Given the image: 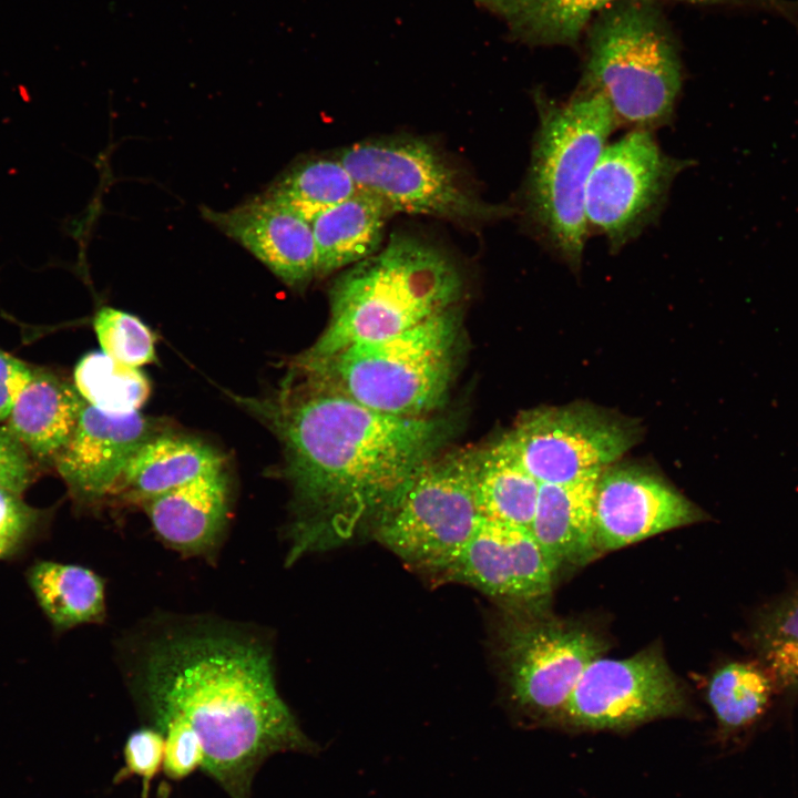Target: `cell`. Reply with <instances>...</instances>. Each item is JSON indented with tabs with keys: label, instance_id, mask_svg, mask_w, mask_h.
Returning a JSON list of instances; mask_svg holds the SVG:
<instances>
[{
	"label": "cell",
	"instance_id": "cell-1",
	"mask_svg": "<svg viewBox=\"0 0 798 798\" xmlns=\"http://www.w3.org/2000/svg\"><path fill=\"white\" fill-rule=\"evenodd\" d=\"M122 655L145 726L191 730L201 769L231 798H250L270 756L317 750L279 695L270 646L248 625L158 616L125 640Z\"/></svg>",
	"mask_w": 798,
	"mask_h": 798
},
{
	"label": "cell",
	"instance_id": "cell-2",
	"mask_svg": "<svg viewBox=\"0 0 798 798\" xmlns=\"http://www.w3.org/2000/svg\"><path fill=\"white\" fill-rule=\"evenodd\" d=\"M233 398L282 443L295 510L289 563L374 530L454 427L376 411L291 370L265 398Z\"/></svg>",
	"mask_w": 798,
	"mask_h": 798
},
{
	"label": "cell",
	"instance_id": "cell-3",
	"mask_svg": "<svg viewBox=\"0 0 798 798\" xmlns=\"http://www.w3.org/2000/svg\"><path fill=\"white\" fill-rule=\"evenodd\" d=\"M463 287L459 266L443 249L393 232L381 249L334 280L328 323L303 354L328 356L400 334L458 305Z\"/></svg>",
	"mask_w": 798,
	"mask_h": 798
},
{
	"label": "cell",
	"instance_id": "cell-4",
	"mask_svg": "<svg viewBox=\"0 0 798 798\" xmlns=\"http://www.w3.org/2000/svg\"><path fill=\"white\" fill-rule=\"evenodd\" d=\"M458 305L415 327L335 354L293 357L288 370L379 412L433 416L449 395L461 346Z\"/></svg>",
	"mask_w": 798,
	"mask_h": 798
},
{
	"label": "cell",
	"instance_id": "cell-5",
	"mask_svg": "<svg viewBox=\"0 0 798 798\" xmlns=\"http://www.w3.org/2000/svg\"><path fill=\"white\" fill-rule=\"evenodd\" d=\"M534 98L539 124L522 188L523 214L541 244L577 269L590 234L587 181L618 124L606 100L586 89L566 101Z\"/></svg>",
	"mask_w": 798,
	"mask_h": 798
},
{
	"label": "cell",
	"instance_id": "cell-6",
	"mask_svg": "<svg viewBox=\"0 0 798 798\" xmlns=\"http://www.w3.org/2000/svg\"><path fill=\"white\" fill-rule=\"evenodd\" d=\"M682 82L674 38L653 3L625 0L600 14L579 88L601 94L618 125L653 132L669 123Z\"/></svg>",
	"mask_w": 798,
	"mask_h": 798
},
{
	"label": "cell",
	"instance_id": "cell-7",
	"mask_svg": "<svg viewBox=\"0 0 798 798\" xmlns=\"http://www.w3.org/2000/svg\"><path fill=\"white\" fill-rule=\"evenodd\" d=\"M479 449L439 453L424 463L381 515L375 538L412 567L441 577L482 520Z\"/></svg>",
	"mask_w": 798,
	"mask_h": 798
},
{
	"label": "cell",
	"instance_id": "cell-8",
	"mask_svg": "<svg viewBox=\"0 0 798 798\" xmlns=\"http://www.w3.org/2000/svg\"><path fill=\"white\" fill-rule=\"evenodd\" d=\"M336 156L358 188L380 198L392 214L491 222L515 212L483 201L433 144L419 137L366 140L344 147Z\"/></svg>",
	"mask_w": 798,
	"mask_h": 798
},
{
	"label": "cell",
	"instance_id": "cell-9",
	"mask_svg": "<svg viewBox=\"0 0 798 798\" xmlns=\"http://www.w3.org/2000/svg\"><path fill=\"white\" fill-rule=\"evenodd\" d=\"M640 437L637 421L581 402L525 410L493 446L541 484H559L601 472Z\"/></svg>",
	"mask_w": 798,
	"mask_h": 798
},
{
	"label": "cell",
	"instance_id": "cell-10",
	"mask_svg": "<svg viewBox=\"0 0 798 798\" xmlns=\"http://www.w3.org/2000/svg\"><path fill=\"white\" fill-rule=\"evenodd\" d=\"M518 606L502 622L500 658L513 700L539 716H562L587 665L605 651L585 625Z\"/></svg>",
	"mask_w": 798,
	"mask_h": 798
},
{
	"label": "cell",
	"instance_id": "cell-11",
	"mask_svg": "<svg viewBox=\"0 0 798 798\" xmlns=\"http://www.w3.org/2000/svg\"><path fill=\"white\" fill-rule=\"evenodd\" d=\"M690 164L666 154L652 131L630 130L607 143L585 190L590 233L603 235L612 252L622 249L656 221L674 180Z\"/></svg>",
	"mask_w": 798,
	"mask_h": 798
},
{
	"label": "cell",
	"instance_id": "cell-12",
	"mask_svg": "<svg viewBox=\"0 0 798 798\" xmlns=\"http://www.w3.org/2000/svg\"><path fill=\"white\" fill-rule=\"evenodd\" d=\"M686 705L662 653L651 647L627 658L597 657L584 669L562 713L591 729H622L674 716Z\"/></svg>",
	"mask_w": 798,
	"mask_h": 798
},
{
	"label": "cell",
	"instance_id": "cell-13",
	"mask_svg": "<svg viewBox=\"0 0 798 798\" xmlns=\"http://www.w3.org/2000/svg\"><path fill=\"white\" fill-rule=\"evenodd\" d=\"M707 519L698 505L645 467L615 462L597 477L594 522L600 552Z\"/></svg>",
	"mask_w": 798,
	"mask_h": 798
},
{
	"label": "cell",
	"instance_id": "cell-14",
	"mask_svg": "<svg viewBox=\"0 0 798 798\" xmlns=\"http://www.w3.org/2000/svg\"><path fill=\"white\" fill-rule=\"evenodd\" d=\"M556 572L530 529L482 518L442 580L514 605H540Z\"/></svg>",
	"mask_w": 798,
	"mask_h": 798
},
{
	"label": "cell",
	"instance_id": "cell-15",
	"mask_svg": "<svg viewBox=\"0 0 798 798\" xmlns=\"http://www.w3.org/2000/svg\"><path fill=\"white\" fill-rule=\"evenodd\" d=\"M153 436L139 411L110 415L88 403L53 466L74 502L92 507L112 497L131 458Z\"/></svg>",
	"mask_w": 798,
	"mask_h": 798
},
{
	"label": "cell",
	"instance_id": "cell-16",
	"mask_svg": "<svg viewBox=\"0 0 798 798\" xmlns=\"http://www.w3.org/2000/svg\"><path fill=\"white\" fill-rule=\"evenodd\" d=\"M203 216L262 262L291 288L317 278L311 224L266 194L227 211L202 208Z\"/></svg>",
	"mask_w": 798,
	"mask_h": 798
},
{
	"label": "cell",
	"instance_id": "cell-17",
	"mask_svg": "<svg viewBox=\"0 0 798 798\" xmlns=\"http://www.w3.org/2000/svg\"><path fill=\"white\" fill-rule=\"evenodd\" d=\"M153 531L183 556L214 559L226 533L231 484L224 467L144 501Z\"/></svg>",
	"mask_w": 798,
	"mask_h": 798
},
{
	"label": "cell",
	"instance_id": "cell-18",
	"mask_svg": "<svg viewBox=\"0 0 798 798\" xmlns=\"http://www.w3.org/2000/svg\"><path fill=\"white\" fill-rule=\"evenodd\" d=\"M600 472L580 480L541 484L530 528L546 559L557 572L595 559V485Z\"/></svg>",
	"mask_w": 798,
	"mask_h": 798
},
{
	"label": "cell",
	"instance_id": "cell-19",
	"mask_svg": "<svg viewBox=\"0 0 798 798\" xmlns=\"http://www.w3.org/2000/svg\"><path fill=\"white\" fill-rule=\"evenodd\" d=\"M86 405L74 383L37 368L4 426L24 446L34 462L53 464Z\"/></svg>",
	"mask_w": 798,
	"mask_h": 798
},
{
	"label": "cell",
	"instance_id": "cell-20",
	"mask_svg": "<svg viewBox=\"0 0 798 798\" xmlns=\"http://www.w3.org/2000/svg\"><path fill=\"white\" fill-rule=\"evenodd\" d=\"M223 467L222 454L201 440L155 434L131 458L112 497L141 505Z\"/></svg>",
	"mask_w": 798,
	"mask_h": 798
},
{
	"label": "cell",
	"instance_id": "cell-21",
	"mask_svg": "<svg viewBox=\"0 0 798 798\" xmlns=\"http://www.w3.org/2000/svg\"><path fill=\"white\" fill-rule=\"evenodd\" d=\"M392 213L377 196L357 192L310 222L317 278L346 269L376 254Z\"/></svg>",
	"mask_w": 798,
	"mask_h": 798
},
{
	"label": "cell",
	"instance_id": "cell-22",
	"mask_svg": "<svg viewBox=\"0 0 798 798\" xmlns=\"http://www.w3.org/2000/svg\"><path fill=\"white\" fill-rule=\"evenodd\" d=\"M615 0H477L508 34L529 45L574 44L595 12Z\"/></svg>",
	"mask_w": 798,
	"mask_h": 798
},
{
	"label": "cell",
	"instance_id": "cell-23",
	"mask_svg": "<svg viewBox=\"0 0 798 798\" xmlns=\"http://www.w3.org/2000/svg\"><path fill=\"white\" fill-rule=\"evenodd\" d=\"M28 582L57 631L105 620V583L90 569L39 561L28 571Z\"/></svg>",
	"mask_w": 798,
	"mask_h": 798
},
{
	"label": "cell",
	"instance_id": "cell-24",
	"mask_svg": "<svg viewBox=\"0 0 798 798\" xmlns=\"http://www.w3.org/2000/svg\"><path fill=\"white\" fill-rule=\"evenodd\" d=\"M541 483L493 444L479 449L475 494L484 519L530 529Z\"/></svg>",
	"mask_w": 798,
	"mask_h": 798
},
{
	"label": "cell",
	"instance_id": "cell-25",
	"mask_svg": "<svg viewBox=\"0 0 798 798\" xmlns=\"http://www.w3.org/2000/svg\"><path fill=\"white\" fill-rule=\"evenodd\" d=\"M359 188L335 155L308 157L284 171L264 193L311 222L321 212L346 201Z\"/></svg>",
	"mask_w": 798,
	"mask_h": 798
},
{
	"label": "cell",
	"instance_id": "cell-26",
	"mask_svg": "<svg viewBox=\"0 0 798 798\" xmlns=\"http://www.w3.org/2000/svg\"><path fill=\"white\" fill-rule=\"evenodd\" d=\"M775 686L763 665L732 662L712 675L707 700L720 728L725 733H735L763 717Z\"/></svg>",
	"mask_w": 798,
	"mask_h": 798
},
{
	"label": "cell",
	"instance_id": "cell-27",
	"mask_svg": "<svg viewBox=\"0 0 798 798\" xmlns=\"http://www.w3.org/2000/svg\"><path fill=\"white\" fill-rule=\"evenodd\" d=\"M750 641L775 685L798 692V586L756 613Z\"/></svg>",
	"mask_w": 798,
	"mask_h": 798
},
{
	"label": "cell",
	"instance_id": "cell-28",
	"mask_svg": "<svg viewBox=\"0 0 798 798\" xmlns=\"http://www.w3.org/2000/svg\"><path fill=\"white\" fill-rule=\"evenodd\" d=\"M74 386L90 406L110 415L137 412L151 392L140 368L120 364L103 351L90 352L78 362Z\"/></svg>",
	"mask_w": 798,
	"mask_h": 798
},
{
	"label": "cell",
	"instance_id": "cell-29",
	"mask_svg": "<svg viewBox=\"0 0 798 798\" xmlns=\"http://www.w3.org/2000/svg\"><path fill=\"white\" fill-rule=\"evenodd\" d=\"M93 328L102 351L115 361L140 368L156 360L154 335L136 316L105 306Z\"/></svg>",
	"mask_w": 798,
	"mask_h": 798
},
{
	"label": "cell",
	"instance_id": "cell-30",
	"mask_svg": "<svg viewBox=\"0 0 798 798\" xmlns=\"http://www.w3.org/2000/svg\"><path fill=\"white\" fill-rule=\"evenodd\" d=\"M42 513L0 488V559L17 553L34 534Z\"/></svg>",
	"mask_w": 798,
	"mask_h": 798
},
{
	"label": "cell",
	"instance_id": "cell-31",
	"mask_svg": "<svg viewBox=\"0 0 798 798\" xmlns=\"http://www.w3.org/2000/svg\"><path fill=\"white\" fill-rule=\"evenodd\" d=\"M165 740L156 729L144 726L133 732L124 746L125 771L142 778L146 791L163 767Z\"/></svg>",
	"mask_w": 798,
	"mask_h": 798
},
{
	"label": "cell",
	"instance_id": "cell-32",
	"mask_svg": "<svg viewBox=\"0 0 798 798\" xmlns=\"http://www.w3.org/2000/svg\"><path fill=\"white\" fill-rule=\"evenodd\" d=\"M34 464L18 438L0 426V488L21 497L34 479Z\"/></svg>",
	"mask_w": 798,
	"mask_h": 798
},
{
	"label": "cell",
	"instance_id": "cell-33",
	"mask_svg": "<svg viewBox=\"0 0 798 798\" xmlns=\"http://www.w3.org/2000/svg\"><path fill=\"white\" fill-rule=\"evenodd\" d=\"M165 748L163 770L172 780H181L203 764V750L195 735L181 726H168L162 732Z\"/></svg>",
	"mask_w": 798,
	"mask_h": 798
},
{
	"label": "cell",
	"instance_id": "cell-34",
	"mask_svg": "<svg viewBox=\"0 0 798 798\" xmlns=\"http://www.w3.org/2000/svg\"><path fill=\"white\" fill-rule=\"evenodd\" d=\"M37 367L0 348V423H6L21 391Z\"/></svg>",
	"mask_w": 798,
	"mask_h": 798
},
{
	"label": "cell",
	"instance_id": "cell-35",
	"mask_svg": "<svg viewBox=\"0 0 798 798\" xmlns=\"http://www.w3.org/2000/svg\"><path fill=\"white\" fill-rule=\"evenodd\" d=\"M653 3L658 0H633ZM698 4H728L743 6L777 13L786 18H796L798 13V2L791 0H675Z\"/></svg>",
	"mask_w": 798,
	"mask_h": 798
}]
</instances>
